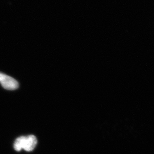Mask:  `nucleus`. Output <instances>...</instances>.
Instances as JSON below:
<instances>
[{
	"label": "nucleus",
	"mask_w": 154,
	"mask_h": 154,
	"mask_svg": "<svg viewBox=\"0 0 154 154\" xmlns=\"http://www.w3.org/2000/svg\"><path fill=\"white\" fill-rule=\"evenodd\" d=\"M37 144V140L34 135L20 137L17 138L14 144V148L17 151L24 149L27 152L33 151Z\"/></svg>",
	"instance_id": "obj_1"
},
{
	"label": "nucleus",
	"mask_w": 154,
	"mask_h": 154,
	"mask_svg": "<svg viewBox=\"0 0 154 154\" xmlns=\"http://www.w3.org/2000/svg\"><path fill=\"white\" fill-rule=\"evenodd\" d=\"M0 84L8 90H14L19 87V83L15 79L2 73H0Z\"/></svg>",
	"instance_id": "obj_2"
}]
</instances>
